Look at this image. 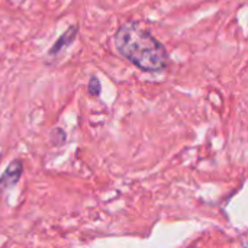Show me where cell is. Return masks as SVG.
I'll list each match as a JSON object with an SVG mask.
<instances>
[{
	"label": "cell",
	"mask_w": 248,
	"mask_h": 248,
	"mask_svg": "<svg viewBox=\"0 0 248 248\" xmlns=\"http://www.w3.org/2000/svg\"><path fill=\"white\" fill-rule=\"evenodd\" d=\"M119 52L145 71H158L167 65V52L147 31L137 25L121 28L115 38Z\"/></svg>",
	"instance_id": "1"
},
{
	"label": "cell",
	"mask_w": 248,
	"mask_h": 248,
	"mask_svg": "<svg viewBox=\"0 0 248 248\" xmlns=\"http://www.w3.org/2000/svg\"><path fill=\"white\" fill-rule=\"evenodd\" d=\"M22 170H23V169H22L20 160H13V161L6 167L4 173H3L1 177H0V192L13 187V186L19 182V179H20V176H22Z\"/></svg>",
	"instance_id": "2"
}]
</instances>
